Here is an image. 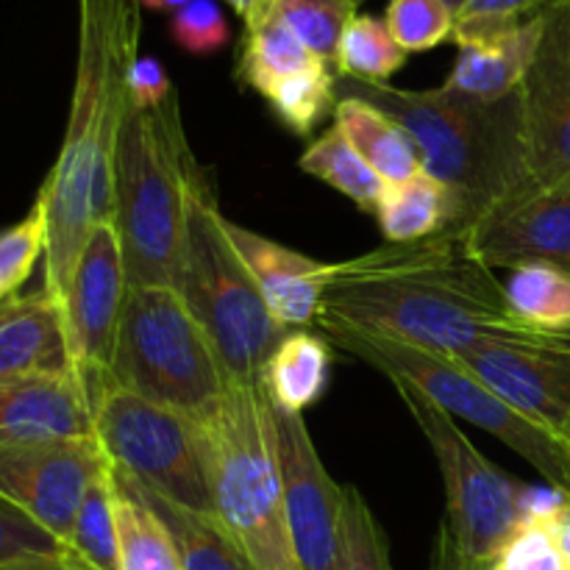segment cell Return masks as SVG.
Returning a JSON list of instances; mask_svg holds the SVG:
<instances>
[{
    "mask_svg": "<svg viewBox=\"0 0 570 570\" xmlns=\"http://www.w3.org/2000/svg\"><path fill=\"white\" fill-rule=\"evenodd\" d=\"M317 323L401 340L445 356L488 343L560 340L521 326L504 287L468 248L462 232L387 243L334 262Z\"/></svg>",
    "mask_w": 570,
    "mask_h": 570,
    "instance_id": "cell-1",
    "label": "cell"
},
{
    "mask_svg": "<svg viewBox=\"0 0 570 570\" xmlns=\"http://www.w3.org/2000/svg\"><path fill=\"white\" fill-rule=\"evenodd\" d=\"M139 0H78L70 120L37 198L48 226L42 289L59 306L87 237L111 217L115 150L128 111V72L139 59Z\"/></svg>",
    "mask_w": 570,
    "mask_h": 570,
    "instance_id": "cell-2",
    "label": "cell"
},
{
    "mask_svg": "<svg viewBox=\"0 0 570 570\" xmlns=\"http://www.w3.org/2000/svg\"><path fill=\"white\" fill-rule=\"evenodd\" d=\"M337 98L365 100L410 134L423 170L451 195L445 232H465L532 181L521 89L482 100L449 87L417 92L337 76Z\"/></svg>",
    "mask_w": 570,
    "mask_h": 570,
    "instance_id": "cell-3",
    "label": "cell"
},
{
    "mask_svg": "<svg viewBox=\"0 0 570 570\" xmlns=\"http://www.w3.org/2000/svg\"><path fill=\"white\" fill-rule=\"evenodd\" d=\"M200 165L189 150L178 92L154 109L128 104L115 150L111 217L128 284L173 287Z\"/></svg>",
    "mask_w": 570,
    "mask_h": 570,
    "instance_id": "cell-4",
    "label": "cell"
},
{
    "mask_svg": "<svg viewBox=\"0 0 570 570\" xmlns=\"http://www.w3.org/2000/svg\"><path fill=\"white\" fill-rule=\"evenodd\" d=\"M198 429L215 515L223 527L256 570H301L259 384H228L215 415L198 423Z\"/></svg>",
    "mask_w": 570,
    "mask_h": 570,
    "instance_id": "cell-5",
    "label": "cell"
},
{
    "mask_svg": "<svg viewBox=\"0 0 570 570\" xmlns=\"http://www.w3.org/2000/svg\"><path fill=\"white\" fill-rule=\"evenodd\" d=\"M173 289L215 345L226 376L239 384H259L262 367L289 328L267 309L248 265L228 239L226 215L204 173L189 195L187 234Z\"/></svg>",
    "mask_w": 570,
    "mask_h": 570,
    "instance_id": "cell-6",
    "label": "cell"
},
{
    "mask_svg": "<svg viewBox=\"0 0 570 570\" xmlns=\"http://www.w3.org/2000/svg\"><path fill=\"white\" fill-rule=\"evenodd\" d=\"M109 382L204 423L232 379L176 289L128 284Z\"/></svg>",
    "mask_w": 570,
    "mask_h": 570,
    "instance_id": "cell-7",
    "label": "cell"
},
{
    "mask_svg": "<svg viewBox=\"0 0 570 570\" xmlns=\"http://www.w3.org/2000/svg\"><path fill=\"white\" fill-rule=\"evenodd\" d=\"M321 328L326 332L328 343L382 371L390 382L401 379L410 387L421 390L438 406H443L449 415L462 417L482 432L499 438L518 456H523L546 479V484L570 499V454L566 440L507 404L460 360L415 348L401 340L354 332V328L328 326V323H321Z\"/></svg>",
    "mask_w": 570,
    "mask_h": 570,
    "instance_id": "cell-8",
    "label": "cell"
},
{
    "mask_svg": "<svg viewBox=\"0 0 570 570\" xmlns=\"http://www.w3.org/2000/svg\"><path fill=\"white\" fill-rule=\"evenodd\" d=\"M92 412L95 440L115 471L173 504L215 512L198 423L111 382Z\"/></svg>",
    "mask_w": 570,
    "mask_h": 570,
    "instance_id": "cell-9",
    "label": "cell"
},
{
    "mask_svg": "<svg viewBox=\"0 0 570 570\" xmlns=\"http://www.w3.org/2000/svg\"><path fill=\"white\" fill-rule=\"evenodd\" d=\"M417 429L429 440L445 484V521L451 540L468 560L493 562L521 527V495L527 484L488 460L471 443L454 415L421 390L393 379Z\"/></svg>",
    "mask_w": 570,
    "mask_h": 570,
    "instance_id": "cell-10",
    "label": "cell"
},
{
    "mask_svg": "<svg viewBox=\"0 0 570 570\" xmlns=\"http://www.w3.org/2000/svg\"><path fill=\"white\" fill-rule=\"evenodd\" d=\"M126 295L128 276L120 234L115 223L104 220L87 237L61 298L72 373L92 401L109 382Z\"/></svg>",
    "mask_w": 570,
    "mask_h": 570,
    "instance_id": "cell-11",
    "label": "cell"
},
{
    "mask_svg": "<svg viewBox=\"0 0 570 570\" xmlns=\"http://www.w3.org/2000/svg\"><path fill=\"white\" fill-rule=\"evenodd\" d=\"M265 393V390H262ZM273 449L282 473L284 512L301 570H337L345 488L328 476L304 415L282 410L265 395Z\"/></svg>",
    "mask_w": 570,
    "mask_h": 570,
    "instance_id": "cell-12",
    "label": "cell"
},
{
    "mask_svg": "<svg viewBox=\"0 0 570 570\" xmlns=\"http://www.w3.org/2000/svg\"><path fill=\"white\" fill-rule=\"evenodd\" d=\"M106 465L95 438L0 445V499L48 529L67 549L78 507Z\"/></svg>",
    "mask_w": 570,
    "mask_h": 570,
    "instance_id": "cell-13",
    "label": "cell"
},
{
    "mask_svg": "<svg viewBox=\"0 0 570 570\" xmlns=\"http://www.w3.org/2000/svg\"><path fill=\"white\" fill-rule=\"evenodd\" d=\"M462 237L490 271L551 265L570 273V178L523 184Z\"/></svg>",
    "mask_w": 570,
    "mask_h": 570,
    "instance_id": "cell-14",
    "label": "cell"
},
{
    "mask_svg": "<svg viewBox=\"0 0 570 570\" xmlns=\"http://www.w3.org/2000/svg\"><path fill=\"white\" fill-rule=\"evenodd\" d=\"M532 181L570 178V0L543 14V37L521 83Z\"/></svg>",
    "mask_w": 570,
    "mask_h": 570,
    "instance_id": "cell-15",
    "label": "cell"
},
{
    "mask_svg": "<svg viewBox=\"0 0 570 570\" xmlns=\"http://www.w3.org/2000/svg\"><path fill=\"white\" fill-rule=\"evenodd\" d=\"M460 360L507 404L560 434L570 421V337L546 343H488Z\"/></svg>",
    "mask_w": 570,
    "mask_h": 570,
    "instance_id": "cell-16",
    "label": "cell"
},
{
    "mask_svg": "<svg viewBox=\"0 0 570 570\" xmlns=\"http://www.w3.org/2000/svg\"><path fill=\"white\" fill-rule=\"evenodd\" d=\"M228 239L248 265L267 309L284 328H306L317 321L332 262H317L226 217Z\"/></svg>",
    "mask_w": 570,
    "mask_h": 570,
    "instance_id": "cell-17",
    "label": "cell"
},
{
    "mask_svg": "<svg viewBox=\"0 0 570 570\" xmlns=\"http://www.w3.org/2000/svg\"><path fill=\"white\" fill-rule=\"evenodd\" d=\"M81 438H95V412L76 373L0 384V445Z\"/></svg>",
    "mask_w": 570,
    "mask_h": 570,
    "instance_id": "cell-18",
    "label": "cell"
},
{
    "mask_svg": "<svg viewBox=\"0 0 570 570\" xmlns=\"http://www.w3.org/2000/svg\"><path fill=\"white\" fill-rule=\"evenodd\" d=\"M72 373L65 317L45 289L0 304V384Z\"/></svg>",
    "mask_w": 570,
    "mask_h": 570,
    "instance_id": "cell-19",
    "label": "cell"
},
{
    "mask_svg": "<svg viewBox=\"0 0 570 570\" xmlns=\"http://www.w3.org/2000/svg\"><path fill=\"white\" fill-rule=\"evenodd\" d=\"M543 37V14L507 31L456 42L451 76L443 87L482 100H499L518 92Z\"/></svg>",
    "mask_w": 570,
    "mask_h": 570,
    "instance_id": "cell-20",
    "label": "cell"
},
{
    "mask_svg": "<svg viewBox=\"0 0 570 570\" xmlns=\"http://www.w3.org/2000/svg\"><path fill=\"white\" fill-rule=\"evenodd\" d=\"M332 348L326 337L295 328L284 334L282 343L262 367L259 387L282 410L304 415L326 395L332 384Z\"/></svg>",
    "mask_w": 570,
    "mask_h": 570,
    "instance_id": "cell-21",
    "label": "cell"
},
{
    "mask_svg": "<svg viewBox=\"0 0 570 570\" xmlns=\"http://www.w3.org/2000/svg\"><path fill=\"white\" fill-rule=\"evenodd\" d=\"M334 128L362 154V159L387 184H401L423 170L410 134L390 115L360 98H337Z\"/></svg>",
    "mask_w": 570,
    "mask_h": 570,
    "instance_id": "cell-22",
    "label": "cell"
},
{
    "mask_svg": "<svg viewBox=\"0 0 570 570\" xmlns=\"http://www.w3.org/2000/svg\"><path fill=\"white\" fill-rule=\"evenodd\" d=\"M131 488L170 529L184 570H256L215 512H198L173 504V501L159 499L150 490L139 488L137 482H131Z\"/></svg>",
    "mask_w": 570,
    "mask_h": 570,
    "instance_id": "cell-23",
    "label": "cell"
},
{
    "mask_svg": "<svg viewBox=\"0 0 570 570\" xmlns=\"http://www.w3.org/2000/svg\"><path fill=\"white\" fill-rule=\"evenodd\" d=\"M321 61L278 17L256 11L245 20V37L237 53V78L245 87L265 95L273 83Z\"/></svg>",
    "mask_w": 570,
    "mask_h": 570,
    "instance_id": "cell-24",
    "label": "cell"
},
{
    "mask_svg": "<svg viewBox=\"0 0 570 570\" xmlns=\"http://www.w3.org/2000/svg\"><path fill=\"white\" fill-rule=\"evenodd\" d=\"M115 482L117 546L120 570H184L176 540L159 515L145 504L120 471L109 465Z\"/></svg>",
    "mask_w": 570,
    "mask_h": 570,
    "instance_id": "cell-25",
    "label": "cell"
},
{
    "mask_svg": "<svg viewBox=\"0 0 570 570\" xmlns=\"http://www.w3.org/2000/svg\"><path fill=\"white\" fill-rule=\"evenodd\" d=\"M376 220L387 243H417L445 232L451 220V195L438 178L421 170L401 184H387Z\"/></svg>",
    "mask_w": 570,
    "mask_h": 570,
    "instance_id": "cell-26",
    "label": "cell"
},
{
    "mask_svg": "<svg viewBox=\"0 0 570 570\" xmlns=\"http://www.w3.org/2000/svg\"><path fill=\"white\" fill-rule=\"evenodd\" d=\"M504 287L510 315L551 337H570V273L551 265L512 267Z\"/></svg>",
    "mask_w": 570,
    "mask_h": 570,
    "instance_id": "cell-27",
    "label": "cell"
},
{
    "mask_svg": "<svg viewBox=\"0 0 570 570\" xmlns=\"http://www.w3.org/2000/svg\"><path fill=\"white\" fill-rule=\"evenodd\" d=\"M298 167L317 181L343 193L367 215H376L387 193V181L362 159L360 150L343 137L340 128H328L323 137L309 142V148L301 154Z\"/></svg>",
    "mask_w": 570,
    "mask_h": 570,
    "instance_id": "cell-28",
    "label": "cell"
},
{
    "mask_svg": "<svg viewBox=\"0 0 570 570\" xmlns=\"http://www.w3.org/2000/svg\"><path fill=\"white\" fill-rule=\"evenodd\" d=\"M67 557L87 570H120V546H117L115 518V482L111 471L100 473L78 507Z\"/></svg>",
    "mask_w": 570,
    "mask_h": 570,
    "instance_id": "cell-29",
    "label": "cell"
},
{
    "mask_svg": "<svg viewBox=\"0 0 570 570\" xmlns=\"http://www.w3.org/2000/svg\"><path fill=\"white\" fill-rule=\"evenodd\" d=\"M262 98L271 104L273 115L295 137H309L328 115H334V106H337V70L321 61L309 70L295 72V76L273 83Z\"/></svg>",
    "mask_w": 570,
    "mask_h": 570,
    "instance_id": "cell-30",
    "label": "cell"
},
{
    "mask_svg": "<svg viewBox=\"0 0 570 570\" xmlns=\"http://www.w3.org/2000/svg\"><path fill=\"white\" fill-rule=\"evenodd\" d=\"M406 50L390 33L387 22L371 14H356L340 39L334 70L337 76L367 83H387L406 65Z\"/></svg>",
    "mask_w": 570,
    "mask_h": 570,
    "instance_id": "cell-31",
    "label": "cell"
},
{
    "mask_svg": "<svg viewBox=\"0 0 570 570\" xmlns=\"http://www.w3.org/2000/svg\"><path fill=\"white\" fill-rule=\"evenodd\" d=\"M256 11L278 17L317 59L334 67L345 26L356 17V3L354 0H262Z\"/></svg>",
    "mask_w": 570,
    "mask_h": 570,
    "instance_id": "cell-32",
    "label": "cell"
},
{
    "mask_svg": "<svg viewBox=\"0 0 570 570\" xmlns=\"http://www.w3.org/2000/svg\"><path fill=\"white\" fill-rule=\"evenodd\" d=\"M337 570H393L382 523L354 484L345 488Z\"/></svg>",
    "mask_w": 570,
    "mask_h": 570,
    "instance_id": "cell-33",
    "label": "cell"
},
{
    "mask_svg": "<svg viewBox=\"0 0 570 570\" xmlns=\"http://www.w3.org/2000/svg\"><path fill=\"white\" fill-rule=\"evenodd\" d=\"M384 22L406 53H423L454 37L456 14L443 0H390Z\"/></svg>",
    "mask_w": 570,
    "mask_h": 570,
    "instance_id": "cell-34",
    "label": "cell"
},
{
    "mask_svg": "<svg viewBox=\"0 0 570 570\" xmlns=\"http://www.w3.org/2000/svg\"><path fill=\"white\" fill-rule=\"evenodd\" d=\"M48 226L39 206H33L26 220L0 232V304L14 298L17 289L28 282L39 259H45Z\"/></svg>",
    "mask_w": 570,
    "mask_h": 570,
    "instance_id": "cell-35",
    "label": "cell"
},
{
    "mask_svg": "<svg viewBox=\"0 0 570 570\" xmlns=\"http://www.w3.org/2000/svg\"><path fill=\"white\" fill-rule=\"evenodd\" d=\"M67 549L48 529L0 499V570L37 560H61Z\"/></svg>",
    "mask_w": 570,
    "mask_h": 570,
    "instance_id": "cell-36",
    "label": "cell"
},
{
    "mask_svg": "<svg viewBox=\"0 0 570 570\" xmlns=\"http://www.w3.org/2000/svg\"><path fill=\"white\" fill-rule=\"evenodd\" d=\"M557 0H471L465 9L456 14L454 22V42L465 39L488 37V33L507 31L521 22L534 20L546 14Z\"/></svg>",
    "mask_w": 570,
    "mask_h": 570,
    "instance_id": "cell-37",
    "label": "cell"
},
{
    "mask_svg": "<svg viewBox=\"0 0 570 570\" xmlns=\"http://www.w3.org/2000/svg\"><path fill=\"white\" fill-rule=\"evenodd\" d=\"M170 37L187 53L212 56L226 48L232 28L217 0H189L184 9L170 14Z\"/></svg>",
    "mask_w": 570,
    "mask_h": 570,
    "instance_id": "cell-38",
    "label": "cell"
},
{
    "mask_svg": "<svg viewBox=\"0 0 570 570\" xmlns=\"http://www.w3.org/2000/svg\"><path fill=\"white\" fill-rule=\"evenodd\" d=\"M499 570H570L549 523H521L495 557Z\"/></svg>",
    "mask_w": 570,
    "mask_h": 570,
    "instance_id": "cell-39",
    "label": "cell"
},
{
    "mask_svg": "<svg viewBox=\"0 0 570 570\" xmlns=\"http://www.w3.org/2000/svg\"><path fill=\"white\" fill-rule=\"evenodd\" d=\"M176 95L165 65L156 56H139L128 72V104L134 109H154Z\"/></svg>",
    "mask_w": 570,
    "mask_h": 570,
    "instance_id": "cell-40",
    "label": "cell"
},
{
    "mask_svg": "<svg viewBox=\"0 0 570 570\" xmlns=\"http://www.w3.org/2000/svg\"><path fill=\"white\" fill-rule=\"evenodd\" d=\"M429 570H499V566L493 562H479V560H468L465 554H460V549L451 540L449 529L440 527L438 540H434L432 549V566Z\"/></svg>",
    "mask_w": 570,
    "mask_h": 570,
    "instance_id": "cell-41",
    "label": "cell"
},
{
    "mask_svg": "<svg viewBox=\"0 0 570 570\" xmlns=\"http://www.w3.org/2000/svg\"><path fill=\"white\" fill-rule=\"evenodd\" d=\"M549 529H551V534H554L557 546H560L562 557H566V562L570 568V501L562 507L560 512H557V518L549 523Z\"/></svg>",
    "mask_w": 570,
    "mask_h": 570,
    "instance_id": "cell-42",
    "label": "cell"
},
{
    "mask_svg": "<svg viewBox=\"0 0 570 570\" xmlns=\"http://www.w3.org/2000/svg\"><path fill=\"white\" fill-rule=\"evenodd\" d=\"M6 570H87L70 560V557H61V560H37V562H22V566L6 568Z\"/></svg>",
    "mask_w": 570,
    "mask_h": 570,
    "instance_id": "cell-43",
    "label": "cell"
},
{
    "mask_svg": "<svg viewBox=\"0 0 570 570\" xmlns=\"http://www.w3.org/2000/svg\"><path fill=\"white\" fill-rule=\"evenodd\" d=\"M189 0H139V6L142 9H150V11H165V14H176L178 9H184Z\"/></svg>",
    "mask_w": 570,
    "mask_h": 570,
    "instance_id": "cell-44",
    "label": "cell"
},
{
    "mask_svg": "<svg viewBox=\"0 0 570 570\" xmlns=\"http://www.w3.org/2000/svg\"><path fill=\"white\" fill-rule=\"evenodd\" d=\"M228 6H232L234 11H237L239 17H243V20H248L250 14H254L256 9H259L262 6V0H226Z\"/></svg>",
    "mask_w": 570,
    "mask_h": 570,
    "instance_id": "cell-45",
    "label": "cell"
},
{
    "mask_svg": "<svg viewBox=\"0 0 570 570\" xmlns=\"http://www.w3.org/2000/svg\"><path fill=\"white\" fill-rule=\"evenodd\" d=\"M443 3H445V6H449V9H451V11H454V14H460V11H462V9H465V6H468V3H471V0H443Z\"/></svg>",
    "mask_w": 570,
    "mask_h": 570,
    "instance_id": "cell-46",
    "label": "cell"
},
{
    "mask_svg": "<svg viewBox=\"0 0 570 570\" xmlns=\"http://www.w3.org/2000/svg\"><path fill=\"white\" fill-rule=\"evenodd\" d=\"M560 438L566 440V449H568V454H570V421L566 423V429H562V432H560Z\"/></svg>",
    "mask_w": 570,
    "mask_h": 570,
    "instance_id": "cell-47",
    "label": "cell"
},
{
    "mask_svg": "<svg viewBox=\"0 0 570 570\" xmlns=\"http://www.w3.org/2000/svg\"><path fill=\"white\" fill-rule=\"evenodd\" d=\"M354 3H356V6H360V3H365V0H354Z\"/></svg>",
    "mask_w": 570,
    "mask_h": 570,
    "instance_id": "cell-48",
    "label": "cell"
}]
</instances>
